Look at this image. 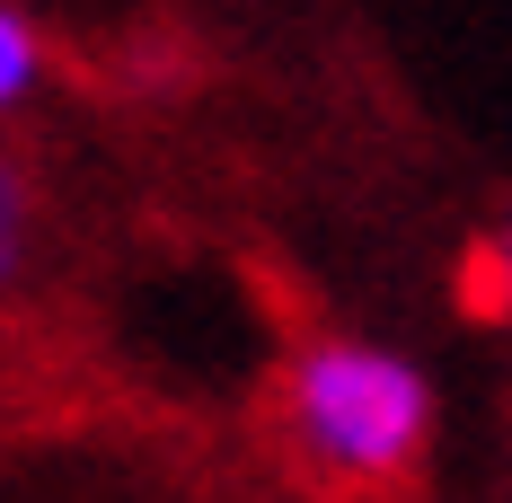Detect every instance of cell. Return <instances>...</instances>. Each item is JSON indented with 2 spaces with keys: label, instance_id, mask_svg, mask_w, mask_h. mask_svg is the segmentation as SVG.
I'll return each instance as SVG.
<instances>
[{
  "label": "cell",
  "instance_id": "obj_1",
  "mask_svg": "<svg viewBox=\"0 0 512 503\" xmlns=\"http://www.w3.org/2000/svg\"><path fill=\"white\" fill-rule=\"evenodd\" d=\"M274 415L292 433V451L318 477H345V486H407L415 468L433 459V371L398 345H371V336H309L283 362V389Z\"/></svg>",
  "mask_w": 512,
  "mask_h": 503
},
{
  "label": "cell",
  "instance_id": "obj_2",
  "mask_svg": "<svg viewBox=\"0 0 512 503\" xmlns=\"http://www.w3.org/2000/svg\"><path fill=\"white\" fill-rule=\"evenodd\" d=\"M36 256H45V186L18 151H0V301L36 274Z\"/></svg>",
  "mask_w": 512,
  "mask_h": 503
},
{
  "label": "cell",
  "instance_id": "obj_3",
  "mask_svg": "<svg viewBox=\"0 0 512 503\" xmlns=\"http://www.w3.org/2000/svg\"><path fill=\"white\" fill-rule=\"evenodd\" d=\"M53 89V36L27 0H0V124H18Z\"/></svg>",
  "mask_w": 512,
  "mask_h": 503
},
{
  "label": "cell",
  "instance_id": "obj_4",
  "mask_svg": "<svg viewBox=\"0 0 512 503\" xmlns=\"http://www.w3.org/2000/svg\"><path fill=\"white\" fill-rule=\"evenodd\" d=\"M451 301H460V318H477V327H504V274H495V248H486V239L460 256Z\"/></svg>",
  "mask_w": 512,
  "mask_h": 503
},
{
  "label": "cell",
  "instance_id": "obj_5",
  "mask_svg": "<svg viewBox=\"0 0 512 503\" xmlns=\"http://www.w3.org/2000/svg\"><path fill=\"white\" fill-rule=\"evenodd\" d=\"M486 248H495V274H504V336H512V203H504V221L486 230Z\"/></svg>",
  "mask_w": 512,
  "mask_h": 503
}]
</instances>
